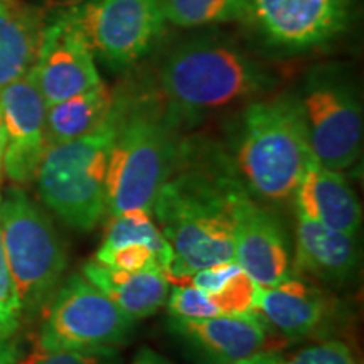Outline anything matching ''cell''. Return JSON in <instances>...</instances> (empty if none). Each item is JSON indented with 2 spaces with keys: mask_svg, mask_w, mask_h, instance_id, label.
Wrapping results in <instances>:
<instances>
[{
  "mask_svg": "<svg viewBox=\"0 0 364 364\" xmlns=\"http://www.w3.org/2000/svg\"><path fill=\"white\" fill-rule=\"evenodd\" d=\"M243 184L223 166L184 156L154 199V221L174 253L169 280L182 282L201 268L235 262L231 201Z\"/></svg>",
  "mask_w": 364,
  "mask_h": 364,
  "instance_id": "1",
  "label": "cell"
},
{
  "mask_svg": "<svg viewBox=\"0 0 364 364\" xmlns=\"http://www.w3.org/2000/svg\"><path fill=\"white\" fill-rule=\"evenodd\" d=\"M275 76L233 41L199 34L167 46L157 61L156 100L179 129L272 91Z\"/></svg>",
  "mask_w": 364,
  "mask_h": 364,
  "instance_id": "2",
  "label": "cell"
},
{
  "mask_svg": "<svg viewBox=\"0 0 364 364\" xmlns=\"http://www.w3.org/2000/svg\"><path fill=\"white\" fill-rule=\"evenodd\" d=\"M113 110L115 136L108 156L107 213H150L159 189L181 164L188 140L149 95H115Z\"/></svg>",
  "mask_w": 364,
  "mask_h": 364,
  "instance_id": "3",
  "label": "cell"
},
{
  "mask_svg": "<svg viewBox=\"0 0 364 364\" xmlns=\"http://www.w3.org/2000/svg\"><path fill=\"white\" fill-rule=\"evenodd\" d=\"M314 161L295 95L252 100L236 124L235 166L241 182L267 201L294 198Z\"/></svg>",
  "mask_w": 364,
  "mask_h": 364,
  "instance_id": "4",
  "label": "cell"
},
{
  "mask_svg": "<svg viewBox=\"0 0 364 364\" xmlns=\"http://www.w3.org/2000/svg\"><path fill=\"white\" fill-rule=\"evenodd\" d=\"M0 231L22 321H31L44 312L65 280V241L51 218L21 186L0 196Z\"/></svg>",
  "mask_w": 364,
  "mask_h": 364,
  "instance_id": "5",
  "label": "cell"
},
{
  "mask_svg": "<svg viewBox=\"0 0 364 364\" xmlns=\"http://www.w3.org/2000/svg\"><path fill=\"white\" fill-rule=\"evenodd\" d=\"M115 105V103H113ZM115 110L91 134L48 147L36 182L43 204L73 230L93 231L107 213V169Z\"/></svg>",
  "mask_w": 364,
  "mask_h": 364,
  "instance_id": "6",
  "label": "cell"
},
{
  "mask_svg": "<svg viewBox=\"0 0 364 364\" xmlns=\"http://www.w3.org/2000/svg\"><path fill=\"white\" fill-rule=\"evenodd\" d=\"M43 314L39 353L115 351L134 334V318L81 273L61 282Z\"/></svg>",
  "mask_w": 364,
  "mask_h": 364,
  "instance_id": "7",
  "label": "cell"
},
{
  "mask_svg": "<svg viewBox=\"0 0 364 364\" xmlns=\"http://www.w3.org/2000/svg\"><path fill=\"white\" fill-rule=\"evenodd\" d=\"M297 98L309 144L318 164L344 172L361 157L363 107L344 73L321 66L306 76Z\"/></svg>",
  "mask_w": 364,
  "mask_h": 364,
  "instance_id": "8",
  "label": "cell"
},
{
  "mask_svg": "<svg viewBox=\"0 0 364 364\" xmlns=\"http://www.w3.org/2000/svg\"><path fill=\"white\" fill-rule=\"evenodd\" d=\"M66 11L95 59L112 71L142 61L167 24L159 0H81Z\"/></svg>",
  "mask_w": 364,
  "mask_h": 364,
  "instance_id": "9",
  "label": "cell"
},
{
  "mask_svg": "<svg viewBox=\"0 0 364 364\" xmlns=\"http://www.w3.org/2000/svg\"><path fill=\"white\" fill-rule=\"evenodd\" d=\"M349 19V0H250V24L267 44L290 53L331 43Z\"/></svg>",
  "mask_w": 364,
  "mask_h": 364,
  "instance_id": "10",
  "label": "cell"
},
{
  "mask_svg": "<svg viewBox=\"0 0 364 364\" xmlns=\"http://www.w3.org/2000/svg\"><path fill=\"white\" fill-rule=\"evenodd\" d=\"M31 75L46 105L75 97L102 81L97 59L66 9L46 17Z\"/></svg>",
  "mask_w": 364,
  "mask_h": 364,
  "instance_id": "11",
  "label": "cell"
},
{
  "mask_svg": "<svg viewBox=\"0 0 364 364\" xmlns=\"http://www.w3.org/2000/svg\"><path fill=\"white\" fill-rule=\"evenodd\" d=\"M235 262L260 287L292 277L285 231L270 209L263 208L243 184L231 201Z\"/></svg>",
  "mask_w": 364,
  "mask_h": 364,
  "instance_id": "12",
  "label": "cell"
},
{
  "mask_svg": "<svg viewBox=\"0 0 364 364\" xmlns=\"http://www.w3.org/2000/svg\"><path fill=\"white\" fill-rule=\"evenodd\" d=\"M0 108L6 124L4 176L22 188L36 181L39 164L48 150V105L31 71L0 90Z\"/></svg>",
  "mask_w": 364,
  "mask_h": 364,
  "instance_id": "13",
  "label": "cell"
},
{
  "mask_svg": "<svg viewBox=\"0 0 364 364\" xmlns=\"http://www.w3.org/2000/svg\"><path fill=\"white\" fill-rule=\"evenodd\" d=\"M169 329L206 364H228L265 351L268 327L257 312L169 318Z\"/></svg>",
  "mask_w": 364,
  "mask_h": 364,
  "instance_id": "14",
  "label": "cell"
},
{
  "mask_svg": "<svg viewBox=\"0 0 364 364\" xmlns=\"http://www.w3.org/2000/svg\"><path fill=\"white\" fill-rule=\"evenodd\" d=\"M93 260L125 272L161 270L169 279L174 253L152 213L134 209L110 216Z\"/></svg>",
  "mask_w": 364,
  "mask_h": 364,
  "instance_id": "15",
  "label": "cell"
},
{
  "mask_svg": "<svg viewBox=\"0 0 364 364\" xmlns=\"http://www.w3.org/2000/svg\"><path fill=\"white\" fill-rule=\"evenodd\" d=\"M257 314L284 338L302 339L326 324L331 300L322 290L290 277L277 285L258 287Z\"/></svg>",
  "mask_w": 364,
  "mask_h": 364,
  "instance_id": "16",
  "label": "cell"
},
{
  "mask_svg": "<svg viewBox=\"0 0 364 364\" xmlns=\"http://www.w3.org/2000/svg\"><path fill=\"white\" fill-rule=\"evenodd\" d=\"M294 199L297 213L332 230L353 236H358L361 230V204L341 171L314 161L304 172Z\"/></svg>",
  "mask_w": 364,
  "mask_h": 364,
  "instance_id": "17",
  "label": "cell"
},
{
  "mask_svg": "<svg viewBox=\"0 0 364 364\" xmlns=\"http://www.w3.org/2000/svg\"><path fill=\"white\" fill-rule=\"evenodd\" d=\"M295 268L326 284H344L358 270V236L341 233L297 213Z\"/></svg>",
  "mask_w": 364,
  "mask_h": 364,
  "instance_id": "18",
  "label": "cell"
},
{
  "mask_svg": "<svg viewBox=\"0 0 364 364\" xmlns=\"http://www.w3.org/2000/svg\"><path fill=\"white\" fill-rule=\"evenodd\" d=\"M81 275L135 322L161 311L169 297L171 280L161 270H117L91 258Z\"/></svg>",
  "mask_w": 364,
  "mask_h": 364,
  "instance_id": "19",
  "label": "cell"
},
{
  "mask_svg": "<svg viewBox=\"0 0 364 364\" xmlns=\"http://www.w3.org/2000/svg\"><path fill=\"white\" fill-rule=\"evenodd\" d=\"M46 16L22 0H0V90L33 70Z\"/></svg>",
  "mask_w": 364,
  "mask_h": 364,
  "instance_id": "20",
  "label": "cell"
},
{
  "mask_svg": "<svg viewBox=\"0 0 364 364\" xmlns=\"http://www.w3.org/2000/svg\"><path fill=\"white\" fill-rule=\"evenodd\" d=\"M115 93L103 81L46 108L48 147L91 134L110 117Z\"/></svg>",
  "mask_w": 364,
  "mask_h": 364,
  "instance_id": "21",
  "label": "cell"
},
{
  "mask_svg": "<svg viewBox=\"0 0 364 364\" xmlns=\"http://www.w3.org/2000/svg\"><path fill=\"white\" fill-rule=\"evenodd\" d=\"M167 24L184 29L248 22L250 0H159Z\"/></svg>",
  "mask_w": 364,
  "mask_h": 364,
  "instance_id": "22",
  "label": "cell"
},
{
  "mask_svg": "<svg viewBox=\"0 0 364 364\" xmlns=\"http://www.w3.org/2000/svg\"><path fill=\"white\" fill-rule=\"evenodd\" d=\"M21 324V304L17 299L11 270H9L6 250L2 243V231H0V341L16 338Z\"/></svg>",
  "mask_w": 364,
  "mask_h": 364,
  "instance_id": "23",
  "label": "cell"
},
{
  "mask_svg": "<svg viewBox=\"0 0 364 364\" xmlns=\"http://www.w3.org/2000/svg\"><path fill=\"white\" fill-rule=\"evenodd\" d=\"M171 317L177 318H203L221 316L213 297L193 285H176L169 290L166 300Z\"/></svg>",
  "mask_w": 364,
  "mask_h": 364,
  "instance_id": "24",
  "label": "cell"
},
{
  "mask_svg": "<svg viewBox=\"0 0 364 364\" xmlns=\"http://www.w3.org/2000/svg\"><path fill=\"white\" fill-rule=\"evenodd\" d=\"M284 364H358L353 349L343 341H324L300 349Z\"/></svg>",
  "mask_w": 364,
  "mask_h": 364,
  "instance_id": "25",
  "label": "cell"
},
{
  "mask_svg": "<svg viewBox=\"0 0 364 364\" xmlns=\"http://www.w3.org/2000/svg\"><path fill=\"white\" fill-rule=\"evenodd\" d=\"M33 364H118L115 351L39 353Z\"/></svg>",
  "mask_w": 364,
  "mask_h": 364,
  "instance_id": "26",
  "label": "cell"
},
{
  "mask_svg": "<svg viewBox=\"0 0 364 364\" xmlns=\"http://www.w3.org/2000/svg\"><path fill=\"white\" fill-rule=\"evenodd\" d=\"M0 364H22V348L16 338L0 341Z\"/></svg>",
  "mask_w": 364,
  "mask_h": 364,
  "instance_id": "27",
  "label": "cell"
},
{
  "mask_svg": "<svg viewBox=\"0 0 364 364\" xmlns=\"http://www.w3.org/2000/svg\"><path fill=\"white\" fill-rule=\"evenodd\" d=\"M130 364H174L171 359H167L164 354L154 351L152 348H140L139 351L135 353L134 359H132Z\"/></svg>",
  "mask_w": 364,
  "mask_h": 364,
  "instance_id": "28",
  "label": "cell"
},
{
  "mask_svg": "<svg viewBox=\"0 0 364 364\" xmlns=\"http://www.w3.org/2000/svg\"><path fill=\"white\" fill-rule=\"evenodd\" d=\"M228 364H284V356L277 351H260L253 356L240 359V361L228 363Z\"/></svg>",
  "mask_w": 364,
  "mask_h": 364,
  "instance_id": "29",
  "label": "cell"
},
{
  "mask_svg": "<svg viewBox=\"0 0 364 364\" xmlns=\"http://www.w3.org/2000/svg\"><path fill=\"white\" fill-rule=\"evenodd\" d=\"M4 152H6V124H4V113L0 108V179L4 176Z\"/></svg>",
  "mask_w": 364,
  "mask_h": 364,
  "instance_id": "30",
  "label": "cell"
}]
</instances>
